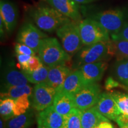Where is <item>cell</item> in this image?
Here are the masks:
<instances>
[{
    "instance_id": "obj_1",
    "label": "cell",
    "mask_w": 128,
    "mask_h": 128,
    "mask_svg": "<svg viewBox=\"0 0 128 128\" xmlns=\"http://www.w3.org/2000/svg\"><path fill=\"white\" fill-rule=\"evenodd\" d=\"M115 54L114 46L112 40L84 46L74 55L72 68L74 70H78L85 64L107 61Z\"/></svg>"
},
{
    "instance_id": "obj_2",
    "label": "cell",
    "mask_w": 128,
    "mask_h": 128,
    "mask_svg": "<svg viewBox=\"0 0 128 128\" xmlns=\"http://www.w3.org/2000/svg\"><path fill=\"white\" fill-rule=\"evenodd\" d=\"M28 14L36 26L48 33L56 31L62 25L72 20L50 6H34L29 10Z\"/></svg>"
},
{
    "instance_id": "obj_3",
    "label": "cell",
    "mask_w": 128,
    "mask_h": 128,
    "mask_svg": "<svg viewBox=\"0 0 128 128\" xmlns=\"http://www.w3.org/2000/svg\"><path fill=\"white\" fill-rule=\"evenodd\" d=\"M38 54L43 64L49 67L66 64L71 60V56L55 38L48 37L43 39Z\"/></svg>"
},
{
    "instance_id": "obj_4",
    "label": "cell",
    "mask_w": 128,
    "mask_h": 128,
    "mask_svg": "<svg viewBox=\"0 0 128 128\" xmlns=\"http://www.w3.org/2000/svg\"><path fill=\"white\" fill-rule=\"evenodd\" d=\"M89 18L100 23L112 36L117 34L128 21V6L95 12L90 16Z\"/></svg>"
},
{
    "instance_id": "obj_5",
    "label": "cell",
    "mask_w": 128,
    "mask_h": 128,
    "mask_svg": "<svg viewBox=\"0 0 128 128\" xmlns=\"http://www.w3.org/2000/svg\"><path fill=\"white\" fill-rule=\"evenodd\" d=\"M80 22L71 20L56 31L62 47L71 56L75 55L84 46L80 35Z\"/></svg>"
},
{
    "instance_id": "obj_6",
    "label": "cell",
    "mask_w": 128,
    "mask_h": 128,
    "mask_svg": "<svg viewBox=\"0 0 128 128\" xmlns=\"http://www.w3.org/2000/svg\"><path fill=\"white\" fill-rule=\"evenodd\" d=\"M79 28L81 40L84 46L110 40V34L107 30L93 19L88 17L80 21Z\"/></svg>"
},
{
    "instance_id": "obj_7",
    "label": "cell",
    "mask_w": 128,
    "mask_h": 128,
    "mask_svg": "<svg viewBox=\"0 0 128 128\" xmlns=\"http://www.w3.org/2000/svg\"><path fill=\"white\" fill-rule=\"evenodd\" d=\"M46 38L48 35L39 28L30 22H26L19 30L17 40L28 46L38 54L42 42Z\"/></svg>"
},
{
    "instance_id": "obj_8",
    "label": "cell",
    "mask_w": 128,
    "mask_h": 128,
    "mask_svg": "<svg viewBox=\"0 0 128 128\" xmlns=\"http://www.w3.org/2000/svg\"><path fill=\"white\" fill-rule=\"evenodd\" d=\"M102 93L96 82L86 85L74 96L75 107L81 111L92 108L97 103Z\"/></svg>"
},
{
    "instance_id": "obj_9",
    "label": "cell",
    "mask_w": 128,
    "mask_h": 128,
    "mask_svg": "<svg viewBox=\"0 0 128 128\" xmlns=\"http://www.w3.org/2000/svg\"><path fill=\"white\" fill-rule=\"evenodd\" d=\"M56 90L45 82L35 85L32 95L31 105L35 110H44L54 103Z\"/></svg>"
},
{
    "instance_id": "obj_10",
    "label": "cell",
    "mask_w": 128,
    "mask_h": 128,
    "mask_svg": "<svg viewBox=\"0 0 128 128\" xmlns=\"http://www.w3.org/2000/svg\"><path fill=\"white\" fill-rule=\"evenodd\" d=\"M51 7L71 20L80 22L82 16L80 4L75 0H46Z\"/></svg>"
},
{
    "instance_id": "obj_11",
    "label": "cell",
    "mask_w": 128,
    "mask_h": 128,
    "mask_svg": "<svg viewBox=\"0 0 128 128\" xmlns=\"http://www.w3.org/2000/svg\"><path fill=\"white\" fill-rule=\"evenodd\" d=\"M96 107L101 114L112 120L116 121L122 113L110 92H102Z\"/></svg>"
},
{
    "instance_id": "obj_12",
    "label": "cell",
    "mask_w": 128,
    "mask_h": 128,
    "mask_svg": "<svg viewBox=\"0 0 128 128\" xmlns=\"http://www.w3.org/2000/svg\"><path fill=\"white\" fill-rule=\"evenodd\" d=\"M38 125L47 128H62L64 116L58 112L53 105L40 111L36 116Z\"/></svg>"
},
{
    "instance_id": "obj_13",
    "label": "cell",
    "mask_w": 128,
    "mask_h": 128,
    "mask_svg": "<svg viewBox=\"0 0 128 128\" xmlns=\"http://www.w3.org/2000/svg\"><path fill=\"white\" fill-rule=\"evenodd\" d=\"M0 18L2 20L6 30L10 33L15 28L18 20V10L13 2L7 0L0 2Z\"/></svg>"
},
{
    "instance_id": "obj_14",
    "label": "cell",
    "mask_w": 128,
    "mask_h": 128,
    "mask_svg": "<svg viewBox=\"0 0 128 128\" xmlns=\"http://www.w3.org/2000/svg\"><path fill=\"white\" fill-rule=\"evenodd\" d=\"M108 66L106 61H101L85 64L80 67L79 70L87 85L96 83L102 80Z\"/></svg>"
},
{
    "instance_id": "obj_15",
    "label": "cell",
    "mask_w": 128,
    "mask_h": 128,
    "mask_svg": "<svg viewBox=\"0 0 128 128\" xmlns=\"http://www.w3.org/2000/svg\"><path fill=\"white\" fill-rule=\"evenodd\" d=\"M71 72V68L66 64H60L49 67L48 78L44 82L56 89L57 92Z\"/></svg>"
},
{
    "instance_id": "obj_16",
    "label": "cell",
    "mask_w": 128,
    "mask_h": 128,
    "mask_svg": "<svg viewBox=\"0 0 128 128\" xmlns=\"http://www.w3.org/2000/svg\"><path fill=\"white\" fill-rule=\"evenodd\" d=\"M28 80L22 71H19L13 66H8L2 76L1 92L12 87H20L28 84Z\"/></svg>"
},
{
    "instance_id": "obj_17",
    "label": "cell",
    "mask_w": 128,
    "mask_h": 128,
    "mask_svg": "<svg viewBox=\"0 0 128 128\" xmlns=\"http://www.w3.org/2000/svg\"><path fill=\"white\" fill-rule=\"evenodd\" d=\"M86 85L82 73L78 69L72 71L67 76L61 87L57 92L62 91L74 96Z\"/></svg>"
},
{
    "instance_id": "obj_18",
    "label": "cell",
    "mask_w": 128,
    "mask_h": 128,
    "mask_svg": "<svg viewBox=\"0 0 128 128\" xmlns=\"http://www.w3.org/2000/svg\"><path fill=\"white\" fill-rule=\"evenodd\" d=\"M53 106L62 116H65L76 108L74 96L68 92H57L54 98Z\"/></svg>"
},
{
    "instance_id": "obj_19",
    "label": "cell",
    "mask_w": 128,
    "mask_h": 128,
    "mask_svg": "<svg viewBox=\"0 0 128 128\" xmlns=\"http://www.w3.org/2000/svg\"><path fill=\"white\" fill-rule=\"evenodd\" d=\"M97 110L96 106L88 109L82 111L81 126L82 128H94L97 127L103 121H109Z\"/></svg>"
},
{
    "instance_id": "obj_20",
    "label": "cell",
    "mask_w": 128,
    "mask_h": 128,
    "mask_svg": "<svg viewBox=\"0 0 128 128\" xmlns=\"http://www.w3.org/2000/svg\"><path fill=\"white\" fill-rule=\"evenodd\" d=\"M34 112L30 108L24 114L6 120V128H30L34 124Z\"/></svg>"
},
{
    "instance_id": "obj_21",
    "label": "cell",
    "mask_w": 128,
    "mask_h": 128,
    "mask_svg": "<svg viewBox=\"0 0 128 128\" xmlns=\"http://www.w3.org/2000/svg\"><path fill=\"white\" fill-rule=\"evenodd\" d=\"M33 88L29 85L27 84L20 87H12L1 92V99L10 98L16 100L18 97L24 94L32 97Z\"/></svg>"
},
{
    "instance_id": "obj_22",
    "label": "cell",
    "mask_w": 128,
    "mask_h": 128,
    "mask_svg": "<svg viewBox=\"0 0 128 128\" xmlns=\"http://www.w3.org/2000/svg\"><path fill=\"white\" fill-rule=\"evenodd\" d=\"M113 71L116 79L121 84L128 86V64L124 58L117 59Z\"/></svg>"
},
{
    "instance_id": "obj_23",
    "label": "cell",
    "mask_w": 128,
    "mask_h": 128,
    "mask_svg": "<svg viewBox=\"0 0 128 128\" xmlns=\"http://www.w3.org/2000/svg\"><path fill=\"white\" fill-rule=\"evenodd\" d=\"M49 67L44 65L34 71H29L26 70H22V72L26 76L28 82L33 84H39L44 82L48 78Z\"/></svg>"
},
{
    "instance_id": "obj_24",
    "label": "cell",
    "mask_w": 128,
    "mask_h": 128,
    "mask_svg": "<svg viewBox=\"0 0 128 128\" xmlns=\"http://www.w3.org/2000/svg\"><path fill=\"white\" fill-rule=\"evenodd\" d=\"M81 114V110L77 108H74L70 113L64 116L62 128H82Z\"/></svg>"
},
{
    "instance_id": "obj_25",
    "label": "cell",
    "mask_w": 128,
    "mask_h": 128,
    "mask_svg": "<svg viewBox=\"0 0 128 128\" xmlns=\"http://www.w3.org/2000/svg\"><path fill=\"white\" fill-rule=\"evenodd\" d=\"M14 100L10 98L1 99L0 101V114L5 121L16 116L14 112Z\"/></svg>"
},
{
    "instance_id": "obj_26",
    "label": "cell",
    "mask_w": 128,
    "mask_h": 128,
    "mask_svg": "<svg viewBox=\"0 0 128 128\" xmlns=\"http://www.w3.org/2000/svg\"><path fill=\"white\" fill-rule=\"evenodd\" d=\"M31 97L24 94L14 100V112L15 116H19L25 113L30 108Z\"/></svg>"
},
{
    "instance_id": "obj_27",
    "label": "cell",
    "mask_w": 128,
    "mask_h": 128,
    "mask_svg": "<svg viewBox=\"0 0 128 128\" xmlns=\"http://www.w3.org/2000/svg\"><path fill=\"white\" fill-rule=\"evenodd\" d=\"M110 94L116 101L121 113L128 115V94L116 91Z\"/></svg>"
},
{
    "instance_id": "obj_28",
    "label": "cell",
    "mask_w": 128,
    "mask_h": 128,
    "mask_svg": "<svg viewBox=\"0 0 128 128\" xmlns=\"http://www.w3.org/2000/svg\"><path fill=\"white\" fill-rule=\"evenodd\" d=\"M115 49L117 59L128 58V41L112 40Z\"/></svg>"
},
{
    "instance_id": "obj_29",
    "label": "cell",
    "mask_w": 128,
    "mask_h": 128,
    "mask_svg": "<svg viewBox=\"0 0 128 128\" xmlns=\"http://www.w3.org/2000/svg\"><path fill=\"white\" fill-rule=\"evenodd\" d=\"M112 40L128 41V21L123 26L118 33L111 36Z\"/></svg>"
},
{
    "instance_id": "obj_30",
    "label": "cell",
    "mask_w": 128,
    "mask_h": 128,
    "mask_svg": "<svg viewBox=\"0 0 128 128\" xmlns=\"http://www.w3.org/2000/svg\"><path fill=\"white\" fill-rule=\"evenodd\" d=\"M15 51L17 54L28 55L30 56L36 55V52L32 48L23 44L17 42L15 45Z\"/></svg>"
},
{
    "instance_id": "obj_31",
    "label": "cell",
    "mask_w": 128,
    "mask_h": 128,
    "mask_svg": "<svg viewBox=\"0 0 128 128\" xmlns=\"http://www.w3.org/2000/svg\"><path fill=\"white\" fill-rule=\"evenodd\" d=\"M44 64L41 62L39 56H32L29 61L28 62V67H27L26 71H34L38 70V69L41 68L44 66Z\"/></svg>"
},
{
    "instance_id": "obj_32",
    "label": "cell",
    "mask_w": 128,
    "mask_h": 128,
    "mask_svg": "<svg viewBox=\"0 0 128 128\" xmlns=\"http://www.w3.org/2000/svg\"><path fill=\"white\" fill-rule=\"evenodd\" d=\"M32 56L28 55H22V54H17V58L18 64L22 70H26L28 67V62L29 61Z\"/></svg>"
},
{
    "instance_id": "obj_33",
    "label": "cell",
    "mask_w": 128,
    "mask_h": 128,
    "mask_svg": "<svg viewBox=\"0 0 128 128\" xmlns=\"http://www.w3.org/2000/svg\"><path fill=\"white\" fill-rule=\"evenodd\" d=\"M119 84L120 83L118 81L115 80L111 76H109L106 80L104 87L106 90L111 91L112 89L119 87Z\"/></svg>"
},
{
    "instance_id": "obj_34",
    "label": "cell",
    "mask_w": 128,
    "mask_h": 128,
    "mask_svg": "<svg viewBox=\"0 0 128 128\" xmlns=\"http://www.w3.org/2000/svg\"><path fill=\"white\" fill-rule=\"evenodd\" d=\"M116 122L120 128H128V115L121 113L116 120Z\"/></svg>"
},
{
    "instance_id": "obj_35",
    "label": "cell",
    "mask_w": 128,
    "mask_h": 128,
    "mask_svg": "<svg viewBox=\"0 0 128 128\" xmlns=\"http://www.w3.org/2000/svg\"><path fill=\"white\" fill-rule=\"evenodd\" d=\"M97 128H114V126L109 121H103L100 122Z\"/></svg>"
},
{
    "instance_id": "obj_36",
    "label": "cell",
    "mask_w": 128,
    "mask_h": 128,
    "mask_svg": "<svg viewBox=\"0 0 128 128\" xmlns=\"http://www.w3.org/2000/svg\"><path fill=\"white\" fill-rule=\"evenodd\" d=\"M75 1L78 3H79L80 4H86L92 2L94 1H97V0H75Z\"/></svg>"
},
{
    "instance_id": "obj_37",
    "label": "cell",
    "mask_w": 128,
    "mask_h": 128,
    "mask_svg": "<svg viewBox=\"0 0 128 128\" xmlns=\"http://www.w3.org/2000/svg\"><path fill=\"white\" fill-rule=\"evenodd\" d=\"M0 126H1V128H6V121L2 118H1V120H0Z\"/></svg>"
},
{
    "instance_id": "obj_38",
    "label": "cell",
    "mask_w": 128,
    "mask_h": 128,
    "mask_svg": "<svg viewBox=\"0 0 128 128\" xmlns=\"http://www.w3.org/2000/svg\"><path fill=\"white\" fill-rule=\"evenodd\" d=\"M119 88H121L124 89V90H125V91H126V92H128V86H124V85L122 84H119Z\"/></svg>"
},
{
    "instance_id": "obj_39",
    "label": "cell",
    "mask_w": 128,
    "mask_h": 128,
    "mask_svg": "<svg viewBox=\"0 0 128 128\" xmlns=\"http://www.w3.org/2000/svg\"><path fill=\"white\" fill-rule=\"evenodd\" d=\"M38 128H47L44 127V126H42L40 125H38Z\"/></svg>"
},
{
    "instance_id": "obj_40",
    "label": "cell",
    "mask_w": 128,
    "mask_h": 128,
    "mask_svg": "<svg viewBox=\"0 0 128 128\" xmlns=\"http://www.w3.org/2000/svg\"><path fill=\"white\" fill-rule=\"evenodd\" d=\"M124 58L126 60V62H127V63H128V58ZM121 59H122V58H121Z\"/></svg>"
},
{
    "instance_id": "obj_41",
    "label": "cell",
    "mask_w": 128,
    "mask_h": 128,
    "mask_svg": "<svg viewBox=\"0 0 128 128\" xmlns=\"http://www.w3.org/2000/svg\"><path fill=\"white\" fill-rule=\"evenodd\" d=\"M97 128V127H95V128Z\"/></svg>"
}]
</instances>
